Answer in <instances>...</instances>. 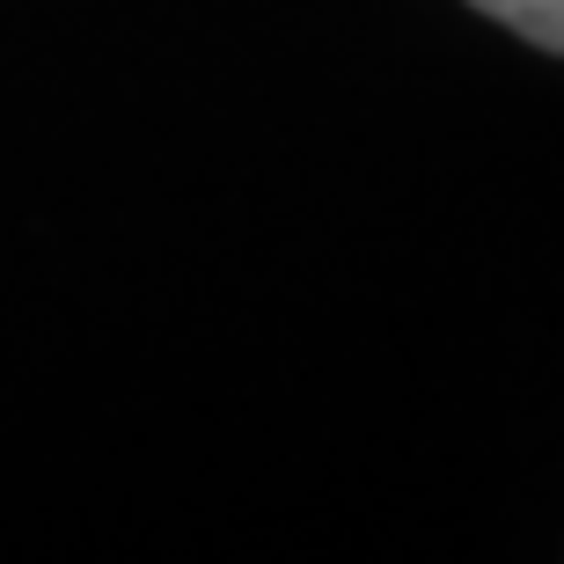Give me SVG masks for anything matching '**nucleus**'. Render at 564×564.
<instances>
[{
	"instance_id": "f257e3e1",
	"label": "nucleus",
	"mask_w": 564,
	"mask_h": 564,
	"mask_svg": "<svg viewBox=\"0 0 564 564\" xmlns=\"http://www.w3.org/2000/svg\"><path fill=\"white\" fill-rule=\"evenodd\" d=\"M469 8H484V15L506 22V30H521V37L543 44V52H564V0H469Z\"/></svg>"
}]
</instances>
